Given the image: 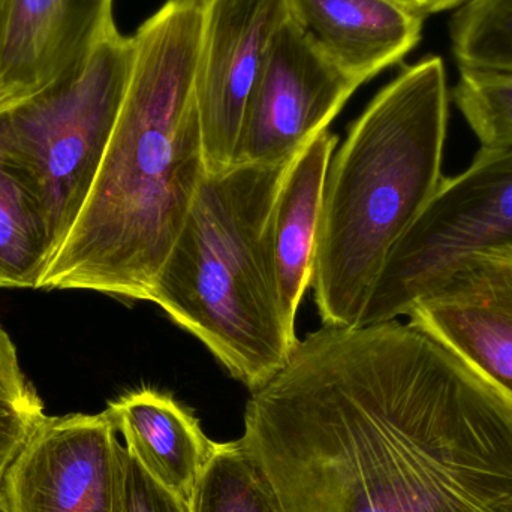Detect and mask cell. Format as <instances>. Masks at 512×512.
<instances>
[{
  "label": "cell",
  "instance_id": "cell-3",
  "mask_svg": "<svg viewBox=\"0 0 512 512\" xmlns=\"http://www.w3.org/2000/svg\"><path fill=\"white\" fill-rule=\"evenodd\" d=\"M448 107L444 60L424 57L373 98L331 158L310 280L324 327H360L388 255L438 191Z\"/></svg>",
  "mask_w": 512,
  "mask_h": 512
},
{
  "label": "cell",
  "instance_id": "cell-10",
  "mask_svg": "<svg viewBox=\"0 0 512 512\" xmlns=\"http://www.w3.org/2000/svg\"><path fill=\"white\" fill-rule=\"evenodd\" d=\"M408 316L512 405V254L468 259Z\"/></svg>",
  "mask_w": 512,
  "mask_h": 512
},
{
  "label": "cell",
  "instance_id": "cell-9",
  "mask_svg": "<svg viewBox=\"0 0 512 512\" xmlns=\"http://www.w3.org/2000/svg\"><path fill=\"white\" fill-rule=\"evenodd\" d=\"M289 0H204L195 95L207 173L234 167L246 111Z\"/></svg>",
  "mask_w": 512,
  "mask_h": 512
},
{
  "label": "cell",
  "instance_id": "cell-23",
  "mask_svg": "<svg viewBox=\"0 0 512 512\" xmlns=\"http://www.w3.org/2000/svg\"><path fill=\"white\" fill-rule=\"evenodd\" d=\"M0 512H5L3 511L2 490H0Z\"/></svg>",
  "mask_w": 512,
  "mask_h": 512
},
{
  "label": "cell",
  "instance_id": "cell-21",
  "mask_svg": "<svg viewBox=\"0 0 512 512\" xmlns=\"http://www.w3.org/2000/svg\"><path fill=\"white\" fill-rule=\"evenodd\" d=\"M412 2L415 3V6H417L424 15H429L459 8L466 0H412Z\"/></svg>",
  "mask_w": 512,
  "mask_h": 512
},
{
  "label": "cell",
  "instance_id": "cell-4",
  "mask_svg": "<svg viewBox=\"0 0 512 512\" xmlns=\"http://www.w3.org/2000/svg\"><path fill=\"white\" fill-rule=\"evenodd\" d=\"M288 167L240 164L207 173L152 297L251 393L285 366L298 343L271 237Z\"/></svg>",
  "mask_w": 512,
  "mask_h": 512
},
{
  "label": "cell",
  "instance_id": "cell-6",
  "mask_svg": "<svg viewBox=\"0 0 512 512\" xmlns=\"http://www.w3.org/2000/svg\"><path fill=\"white\" fill-rule=\"evenodd\" d=\"M512 254V143L478 150L388 255L361 315L363 325L408 316L412 307L477 256Z\"/></svg>",
  "mask_w": 512,
  "mask_h": 512
},
{
  "label": "cell",
  "instance_id": "cell-2",
  "mask_svg": "<svg viewBox=\"0 0 512 512\" xmlns=\"http://www.w3.org/2000/svg\"><path fill=\"white\" fill-rule=\"evenodd\" d=\"M204 0L141 24L125 98L92 191L41 289L152 301L207 176L195 72Z\"/></svg>",
  "mask_w": 512,
  "mask_h": 512
},
{
  "label": "cell",
  "instance_id": "cell-17",
  "mask_svg": "<svg viewBox=\"0 0 512 512\" xmlns=\"http://www.w3.org/2000/svg\"><path fill=\"white\" fill-rule=\"evenodd\" d=\"M459 69L512 75V0H466L450 21Z\"/></svg>",
  "mask_w": 512,
  "mask_h": 512
},
{
  "label": "cell",
  "instance_id": "cell-19",
  "mask_svg": "<svg viewBox=\"0 0 512 512\" xmlns=\"http://www.w3.org/2000/svg\"><path fill=\"white\" fill-rule=\"evenodd\" d=\"M453 101L481 149L512 143V75L460 69Z\"/></svg>",
  "mask_w": 512,
  "mask_h": 512
},
{
  "label": "cell",
  "instance_id": "cell-15",
  "mask_svg": "<svg viewBox=\"0 0 512 512\" xmlns=\"http://www.w3.org/2000/svg\"><path fill=\"white\" fill-rule=\"evenodd\" d=\"M54 256L41 206L0 156V289H41Z\"/></svg>",
  "mask_w": 512,
  "mask_h": 512
},
{
  "label": "cell",
  "instance_id": "cell-16",
  "mask_svg": "<svg viewBox=\"0 0 512 512\" xmlns=\"http://www.w3.org/2000/svg\"><path fill=\"white\" fill-rule=\"evenodd\" d=\"M192 512H283L242 442L216 445L195 487Z\"/></svg>",
  "mask_w": 512,
  "mask_h": 512
},
{
  "label": "cell",
  "instance_id": "cell-5",
  "mask_svg": "<svg viewBox=\"0 0 512 512\" xmlns=\"http://www.w3.org/2000/svg\"><path fill=\"white\" fill-rule=\"evenodd\" d=\"M134 51V38L117 30L83 65L36 92L0 102V156L35 195L56 255L98 176Z\"/></svg>",
  "mask_w": 512,
  "mask_h": 512
},
{
  "label": "cell",
  "instance_id": "cell-20",
  "mask_svg": "<svg viewBox=\"0 0 512 512\" xmlns=\"http://www.w3.org/2000/svg\"><path fill=\"white\" fill-rule=\"evenodd\" d=\"M120 512H192V510L188 501L156 481L125 447Z\"/></svg>",
  "mask_w": 512,
  "mask_h": 512
},
{
  "label": "cell",
  "instance_id": "cell-12",
  "mask_svg": "<svg viewBox=\"0 0 512 512\" xmlns=\"http://www.w3.org/2000/svg\"><path fill=\"white\" fill-rule=\"evenodd\" d=\"M313 44L361 84L420 42L426 15L394 0H289Z\"/></svg>",
  "mask_w": 512,
  "mask_h": 512
},
{
  "label": "cell",
  "instance_id": "cell-14",
  "mask_svg": "<svg viewBox=\"0 0 512 512\" xmlns=\"http://www.w3.org/2000/svg\"><path fill=\"white\" fill-rule=\"evenodd\" d=\"M339 138L330 131L313 138L289 164L271 215L274 261L283 309L294 322L312 280L313 252L328 165Z\"/></svg>",
  "mask_w": 512,
  "mask_h": 512
},
{
  "label": "cell",
  "instance_id": "cell-7",
  "mask_svg": "<svg viewBox=\"0 0 512 512\" xmlns=\"http://www.w3.org/2000/svg\"><path fill=\"white\" fill-rule=\"evenodd\" d=\"M360 86L289 18L256 81L234 165L291 164Z\"/></svg>",
  "mask_w": 512,
  "mask_h": 512
},
{
  "label": "cell",
  "instance_id": "cell-13",
  "mask_svg": "<svg viewBox=\"0 0 512 512\" xmlns=\"http://www.w3.org/2000/svg\"><path fill=\"white\" fill-rule=\"evenodd\" d=\"M125 447L156 481L191 504L195 487L218 442L170 394L129 391L105 409Z\"/></svg>",
  "mask_w": 512,
  "mask_h": 512
},
{
  "label": "cell",
  "instance_id": "cell-11",
  "mask_svg": "<svg viewBox=\"0 0 512 512\" xmlns=\"http://www.w3.org/2000/svg\"><path fill=\"white\" fill-rule=\"evenodd\" d=\"M114 0H0V102L83 65L117 32Z\"/></svg>",
  "mask_w": 512,
  "mask_h": 512
},
{
  "label": "cell",
  "instance_id": "cell-18",
  "mask_svg": "<svg viewBox=\"0 0 512 512\" xmlns=\"http://www.w3.org/2000/svg\"><path fill=\"white\" fill-rule=\"evenodd\" d=\"M45 417L42 400L21 369L17 348L0 324V478Z\"/></svg>",
  "mask_w": 512,
  "mask_h": 512
},
{
  "label": "cell",
  "instance_id": "cell-1",
  "mask_svg": "<svg viewBox=\"0 0 512 512\" xmlns=\"http://www.w3.org/2000/svg\"><path fill=\"white\" fill-rule=\"evenodd\" d=\"M283 512H512V405L412 324L322 327L239 439Z\"/></svg>",
  "mask_w": 512,
  "mask_h": 512
},
{
  "label": "cell",
  "instance_id": "cell-22",
  "mask_svg": "<svg viewBox=\"0 0 512 512\" xmlns=\"http://www.w3.org/2000/svg\"><path fill=\"white\" fill-rule=\"evenodd\" d=\"M394 2L400 3V5L408 6V8L417 9V11H420V9H418L417 6H415V3L412 2V0H394Z\"/></svg>",
  "mask_w": 512,
  "mask_h": 512
},
{
  "label": "cell",
  "instance_id": "cell-8",
  "mask_svg": "<svg viewBox=\"0 0 512 512\" xmlns=\"http://www.w3.org/2000/svg\"><path fill=\"white\" fill-rule=\"evenodd\" d=\"M123 450L107 412L45 417L0 478L5 512H120Z\"/></svg>",
  "mask_w": 512,
  "mask_h": 512
}]
</instances>
